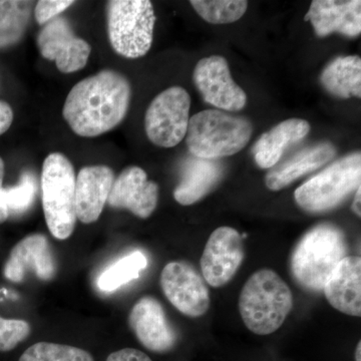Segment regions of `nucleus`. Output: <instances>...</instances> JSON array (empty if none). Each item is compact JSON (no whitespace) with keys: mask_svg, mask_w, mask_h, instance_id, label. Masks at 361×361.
<instances>
[{"mask_svg":"<svg viewBox=\"0 0 361 361\" xmlns=\"http://www.w3.org/2000/svg\"><path fill=\"white\" fill-rule=\"evenodd\" d=\"M4 161L0 158V191H1L2 188V182H4ZM9 213L8 210L6 208V207L2 206L0 204V224L1 223L6 222L7 219H8Z\"/></svg>","mask_w":361,"mask_h":361,"instance_id":"nucleus-32","label":"nucleus"},{"mask_svg":"<svg viewBox=\"0 0 361 361\" xmlns=\"http://www.w3.org/2000/svg\"><path fill=\"white\" fill-rule=\"evenodd\" d=\"M109 39L116 54L139 59L153 44L156 16L149 0H111L106 4Z\"/></svg>","mask_w":361,"mask_h":361,"instance_id":"nucleus-6","label":"nucleus"},{"mask_svg":"<svg viewBox=\"0 0 361 361\" xmlns=\"http://www.w3.org/2000/svg\"><path fill=\"white\" fill-rule=\"evenodd\" d=\"M195 11L207 23L226 25L239 20L245 14L248 2L244 0H192Z\"/></svg>","mask_w":361,"mask_h":361,"instance_id":"nucleus-25","label":"nucleus"},{"mask_svg":"<svg viewBox=\"0 0 361 361\" xmlns=\"http://www.w3.org/2000/svg\"><path fill=\"white\" fill-rule=\"evenodd\" d=\"M245 258L243 237L232 227H219L209 237L200 265L207 284L220 288L229 283Z\"/></svg>","mask_w":361,"mask_h":361,"instance_id":"nucleus-10","label":"nucleus"},{"mask_svg":"<svg viewBox=\"0 0 361 361\" xmlns=\"http://www.w3.org/2000/svg\"><path fill=\"white\" fill-rule=\"evenodd\" d=\"M148 267V258L141 251H135L116 261L99 275L97 286L102 291L111 292L137 279Z\"/></svg>","mask_w":361,"mask_h":361,"instance_id":"nucleus-24","label":"nucleus"},{"mask_svg":"<svg viewBox=\"0 0 361 361\" xmlns=\"http://www.w3.org/2000/svg\"><path fill=\"white\" fill-rule=\"evenodd\" d=\"M115 174L106 166L82 168L75 180V214L84 224L99 220L108 202Z\"/></svg>","mask_w":361,"mask_h":361,"instance_id":"nucleus-16","label":"nucleus"},{"mask_svg":"<svg viewBox=\"0 0 361 361\" xmlns=\"http://www.w3.org/2000/svg\"><path fill=\"white\" fill-rule=\"evenodd\" d=\"M346 253L348 245L341 228L330 223L316 225L301 237L292 251V276L306 290H322Z\"/></svg>","mask_w":361,"mask_h":361,"instance_id":"nucleus-3","label":"nucleus"},{"mask_svg":"<svg viewBox=\"0 0 361 361\" xmlns=\"http://www.w3.org/2000/svg\"><path fill=\"white\" fill-rule=\"evenodd\" d=\"M294 298L286 282L272 269H260L249 277L240 292V315L247 329L269 336L283 325L293 310Z\"/></svg>","mask_w":361,"mask_h":361,"instance_id":"nucleus-2","label":"nucleus"},{"mask_svg":"<svg viewBox=\"0 0 361 361\" xmlns=\"http://www.w3.org/2000/svg\"><path fill=\"white\" fill-rule=\"evenodd\" d=\"M35 2L0 0V49L18 44L26 32Z\"/></svg>","mask_w":361,"mask_h":361,"instance_id":"nucleus-23","label":"nucleus"},{"mask_svg":"<svg viewBox=\"0 0 361 361\" xmlns=\"http://www.w3.org/2000/svg\"><path fill=\"white\" fill-rule=\"evenodd\" d=\"M310 132V123L301 118H289L278 123L256 142L253 148L256 163L261 169L274 168L287 147L300 142Z\"/></svg>","mask_w":361,"mask_h":361,"instance_id":"nucleus-21","label":"nucleus"},{"mask_svg":"<svg viewBox=\"0 0 361 361\" xmlns=\"http://www.w3.org/2000/svg\"><path fill=\"white\" fill-rule=\"evenodd\" d=\"M40 54L49 61H56L59 71L75 73L84 68L92 51L85 39L75 37L73 28L63 18H56L40 30L37 37Z\"/></svg>","mask_w":361,"mask_h":361,"instance_id":"nucleus-12","label":"nucleus"},{"mask_svg":"<svg viewBox=\"0 0 361 361\" xmlns=\"http://www.w3.org/2000/svg\"><path fill=\"white\" fill-rule=\"evenodd\" d=\"M18 361H94L84 349L51 342H37L26 349Z\"/></svg>","mask_w":361,"mask_h":361,"instance_id":"nucleus-26","label":"nucleus"},{"mask_svg":"<svg viewBox=\"0 0 361 361\" xmlns=\"http://www.w3.org/2000/svg\"><path fill=\"white\" fill-rule=\"evenodd\" d=\"M330 305L339 312L361 316V259L346 256L331 273L322 289Z\"/></svg>","mask_w":361,"mask_h":361,"instance_id":"nucleus-18","label":"nucleus"},{"mask_svg":"<svg viewBox=\"0 0 361 361\" xmlns=\"http://www.w3.org/2000/svg\"><path fill=\"white\" fill-rule=\"evenodd\" d=\"M224 175L222 164L204 159H189L174 191V198L183 206L193 205L218 186Z\"/></svg>","mask_w":361,"mask_h":361,"instance_id":"nucleus-19","label":"nucleus"},{"mask_svg":"<svg viewBox=\"0 0 361 361\" xmlns=\"http://www.w3.org/2000/svg\"><path fill=\"white\" fill-rule=\"evenodd\" d=\"M73 164L63 154L47 157L42 166V207L47 227L59 240L70 238L77 223Z\"/></svg>","mask_w":361,"mask_h":361,"instance_id":"nucleus-5","label":"nucleus"},{"mask_svg":"<svg viewBox=\"0 0 361 361\" xmlns=\"http://www.w3.org/2000/svg\"><path fill=\"white\" fill-rule=\"evenodd\" d=\"M106 361H153L146 353L135 348H123L108 356Z\"/></svg>","mask_w":361,"mask_h":361,"instance_id":"nucleus-30","label":"nucleus"},{"mask_svg":"<svg viewBox=\"0 0 361 361\" xmlns=\"http://www.w3.org/2000/svg\"><path fill=\"white\" fill-rule=\"evenodd\" d=\"M336 149L330 142H322L301 151L281 165L276 166L266 175L265 184L270 191H280L294 180L317 170L331 161Z\"/></svg>","mask_w":361,"mask_h":361,"instance_id":"nucleus-20","label":"nucleus"},{"mask_svg":"<svg viewBox=\"0 0 361 361\" xmlns=\"http://www.w3.org/2000/svg\"><path fill=\"white\" fill-rule=\"evenodd\" d=\"M159 187L148 179L142 168L125 169L114 182L108 204L111 208L127 209L142 219L149 218L156 210Z\"/></svg>","mask_w":361,"mask_h":361,"instance_id":"nucleus-15","label":"nucleus"},{"mask_svg":"<svg viewBox=\"0 0 361 361\" xmlns=\"http://www.w3.org/2000/svg\"><path fill=\"white\" fill-rule=\"evenodd\" d=\"M30 323L25 320L6 319L0 316V351L13 350L30 336Z\"/></svg>","mask_w":361,"mask_h":361,"instance_id":"nucleus-28","label":"nucleus"},{"mask_svg":"<svg viewBox=\"0 0 361 361\" xmlns=\"http://www.w3.org/2000/svg\"><path fill=\"white\" fill-rule=\"evenodd\" d=\"M250 121L218 110H206L188 123L187 146L195 158L217 161L235 155L250 141Z\"/></svg>","mask_w":361,"mask_h":361,"instance_id":"nucleus-4","label":"nucleus"},{"mask_svg":"<svg viewBox=\"0 0 361 361\" xmlns=\"http://www.w3.org/2000/svg\"><path fill=\"white\" fill-rule=\"evenodd\" d=\"M361 190L360 187L356 190V194L355 197V200H353V211L355 212V215H357L358 217L361 216V210H360V197Z\"/></svg>","mask_w":361,"mask_h":361,"instance_id":"nucleus-33","label":"nucleus"},{"mask_svg":"<svg viewBox=\"0 0 361 361\" xmlns=\"http://www.w3.org/2000/svg\"><path fill=\"white\" fill-rule=\"evenodd\" d=\"M73 4V0H40L35 6V20L39 25H47Z\"/></svg>","mask_w":361,"mask_h":361,"instance_id":"nucleus-29","label":"nucleus"},{"mask_svg":"<svg viewBox=\"0 0 361 361\" xmlns=\"http://www.w3.org/2000/svg\"><path fill=\"white\" fill-rule=\"evenodd\" d=\"M310 20L316 35L327 37L339 32L349 37H357L361 32V1H336L314 0L311 2L305 21Z\"/></svg>","mask_w":361,"mask_h":361,"instance_id":"nucleus-17","label":"nucleus"},{"mask_svg":"<svg viewBox=\"0 0 361 361\" xmlns=\"http://www.w3.org/2000/svg\"><path fill=\"white\" fill-rule=\"evenodd\" d=\"M194 82L207 104L221 110L237 111L245 108V92L233 80L223 56L202 59L194 71Z\"/></svg>","mask_w":361,"mask_h":361,"instance_id":"nucleus-11","label":"nucleus"},{"mask_svg":"<svg viewBox=\"0 0 361 361\" xmlns=\"http://www.w3.org/2000/svg\"><path fill=\"white\" fill-rule=\"evenodd\" d=\"M132 87L125 75L104 70L71 89L63 115L73 133L97 137L115 129L129 110Z\"/></svg>","mask_w":361,"mask_h":361,"instance_id":"nucleus-1","label":"nucleus"},{"mask_svg":"<svg viewBox=\"0 0 361 361\" xmlns=\"http://www.w3.org/2000/svg\"><path fill=\"white\" fill-rule=\"evenodd\" d=\"M355 361H361V342H358L355 349Z\"/></svg>","mask_w":361,"mask_h":361,"instance_id":"nucleus-34","label":"nucleus"},{"mask_svg":"<svg viewBox=\"0 0 361 361\" xmlns=\"http://www.w3.org/2000/svg\"><path fill=\"white\" fill-rule=\"evenodd\" d=\"M161 287L170 303L184 315L200 317L210 308V292L205 280L186 261H173L164 267Z\"/></svg>","mask_w":361,"mask_h":361,"instance_id":"nucleus-9","label":"nucleus"},{"mask_svg":"<svg viewBox=\"0 0 361 361\" xmlns=\"http://www.w3.org/2000/svg\"><path fill=\"white\" fill-rule=\"evenodd\" d=\"M360 152L334 161L301 185L294 193L297 205L308 213L332 210L360 187Z\"/></svg>","mask_w":361,"mask_h":361,"instance_id":"nucleus-7","label":"nucleus"},{"mask_svg":"<svg viewBox=\"0 0 361 361\" xmlns=\"http://www.w3.org/2000/svg\"><path fill=\"white\" fill-rule=\"evenodd\" d=\"M191 97L186 90L172 87L161 92L149 104L145 129L149 141L161 148H173L186 137Z\"/></svg>","mask_w":361,"mask_h":361,"instance_id":"nucleus-8","label":"nucleus"},{"mask_svg":"<svg viewBox=\"0 0 361 361\" xmlns=\"http://www.w3.org/2000/svg\"><path fill=\"white\" fill-rule=\"evenodd\" d=\"M37 193L35 177L30 173L21 175L16 186L2 188L0 191V204L11 214H23L32 207Z\"/></svg>","mask_w":361,"mask_h":361,"instance_id":"nucleus-27","label":"nucleus"},{"mask_svg":"<svg viewBox=\"0 0 361 361\" xmlns=\"http://www.w3.org/2000/svg\"><path fill=\"white\" fill-rule=\"evenodd\" d=\"M58 272V264L49 239L42 234H32L13 247L4 265L7 280L20 283L28 273L42 281H51Z\"/></svg>","mask_w":361,"mask_h":361,"instance_id":"nucleus-14","label":"nucleus"},{"mask_svg":"<svg viewBox=\"0 0 361 361\" xmlns=\"http://www.w3.org/2000/svg\"><path fill=\"white\" fill-rule=\"evenodd\" d=\"M130 329L145 348L155 353L172 351L178 334L168 320L160 301L153 296L142 297L130 310Z\"/></svg>","mask_w":361,"mask_h":361,"instance_id":"nucleus-13","label":"nucleus"},{"mask_svg":"<svg viewBox=\"0 0 361 361\" xmlns=\"http://www.w3.org/2000/svg\"><path fill=\"white\" fill-rule=\"evenodd\" d=\"M324 89L337 97H361V59L357 56L332 61L320 77Z\"/></svg>","mask_w":361,"mask_h":361,"instance_id":"nucleus-22","label":"nucleus"},{"mask_svg":"<svg viewBox=\"0 0 361 361\" xmlns=\"http://www.w3.org/2000/svg\"><path fill=\"white\" fill-rule=\"evenodd\" d=\"M13 121V109L6 102L0 101V135L11 128Z\"/></svg>","mask_w":361,"mask_h":361,"instance_id":"nucleus-31","label":"nucleus"}]
</instances>
